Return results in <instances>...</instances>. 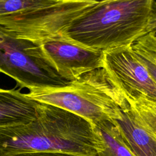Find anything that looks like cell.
Wrapping results in <instances>:
<instances>
[{"instance_id":"obj_1","label":"cell","mask_w":156,"mask_h":156,"mask_svg":"<svg viewBox=\"0 0 156 156\" xmlns=\"http://www.w3.org/2000/svg\"><path fill=\"white\" fill-rule=\"evenodd\" d=\"M102 140L94 126L62 108L38 102L31 122L0 128V156L61 152L97 156Z\"/></svg>"},{"instance_id":"obj_2","label":"cell","mask_w":156,"mask_h":156,"mask_svg":"<svg viewBox=\"0 0 156 156\" xmlns=\"http://www.w3.org/2000/svg\"><path fill=\"white\" fill-rule=\"evenodd\" d=\"M156 32L154 0L98 1L76 19L62 37L90 49L105 51L132 46Z\"/></svg>"},{"instance_id":"obj_3","label":"cell","mask_w":156,"mask_h":156,"mask_svg":"<svg viewBox=\"0 0 156 156\" xmlns=\"http://www.w3.org/2000/svg\"><path fill=\"white\" fill-rule=\"evenodd\" d=\"M26 95L36 102L68 110L92 124L119 118L127 103L104 68L85 73L65 86L29 90Z\"/></svg>"},{"instance_id":"obj_4","label":"cell","mask_w":156,"mask_h":156,"mask_svg":"<svg viewBox=\"0 0 156 156\" xmlns=\"http://www.w3.org/2000/svg\"><path fill=\"white\" fill-rule=\"evenodd\" d=\"M95 0H57L54 4L0 16V30L15 38L34 43L62 37Z\"/></svg>"},{"instance_id":"obj_5","label":"cell","mask_w":156,"mask_h":156,"mask_svg":"<svg viewBox=\"0 0 156 156\" xmlns=\"http://www.w3.org/2000/svg\"><path fill=\"white\" fill-rule=\"evenodd\" d=\"M0 73L13 79L20 87L29 90L62 87L70 82L39 55L37 44L15 38L1 30Z\"/></svg>"},{"instance_id":"obj_6","label":"cell","mask_w":156,"mask_h":156,"mask_svg":"<svg viewBox=\"0 0 156 156\" xmlns=\"http://www.w3.org/2000/svg\"><path fill=\"white\" fill-rule=\"evenodd\" d=\"M37 46L39 55L69 82L91 71L103 68V51L83 47L62 37L43 41Z\"/></svg>"},{"instance_id":"obj_7","label":"cell","mask_w":156,"mask_h":156,"mask_svg":"<svg viewBox=\"0 0 156 156\" xmlns=\"http://www.w3.org/2000/svg\"><path fill=\"white\" fill-rule=\"evenodd\" d=\"M103 52V68L124 96L141 93L156 101V81L138 58L132 46Z\"/></svg>"},{"instance_id":"obj_8","label":"cell","mask_w":156,"mask_h":156,"mask_svg":"<svg viewBox=\"0 0 156 156\" xmlns=\"http://www.w3.org/2000/svg\"><path fill=\"white\" fill-rule=\"evenodd\" d=\"M114 122L134 156H156V138L138 122L128 102L121 108V116Z\"/></svg>"},{"instance_id":"obj_9","label":"cell","mask_w":156,"mask_h":156,"mask_svg":"<svg viewBox=\"0 0 156 156\" xmlns=\"http://www.w3.org/2000/svg\"><path fill=\"white\" fill-rule=\"evenodd\" d=\"M38 102L20 90L0 88V128L24 124L34 120Z\"/></svg>"},{"instance_id":"obj_10","label":"cell","mask_w":156,"mask_h":156,"mask_svg":"<svg viewBox=\"0 0 156 156\" xmlns=\"http://www.w3.org/2000/svg\"><path fill=\"white\" fill-rule=\"evenodd\" d=\"M93 125L102 143L97 156H134L124 143L114 121L104 120Z\"/></svg>"},{"instance_id":"obj_11","label":"cell","mask_w":156,"mask_h":156,"mask_svg":"<svg viewBox=\"0 0 156 156\" xmlns=\"http://www.w3.org/2000/svg\"><path fill=\"white\" fill-rule=\"evenodd\" d=\"M124 96L138 122L156 138V101L141 93Z\"/></svg>"},{"instance_id":"obj_12","label":"cell","mask_w":156,"mask_h":156,"mask_svg":"<svg viewBox=\"0 0 156 156\" xmlns=\"http://www.w3.org/2000/svg\"><path fill=\"white\" fill-rule=\"evenodd\" d=\"M155 32L148 34L138 39L132 45V48L138 58L156 81V35Z\"/></svg>"},{"instance_id":"obj_13","label":"cell","mask_w":156,"mask_h":156,"mask_svg":"<svg viewBox=\"0 0 156 156\" xmlns=\"http://www.w3.org/2000/svg\"><path fill=\"white\" fill-rule=\"evenodd\" d=\"M57 0H0V16L52 5Z\"/></svg>"},{"instance_id":"obj_14","label":"cell","mask_w":156,"mask_h":156,"mask_svg":"<svg viewBox=\"0 0 156 156\" xmlns=\"http://www.w3.org/2000/svg\"><path fill=\"white\" fill-rule=\"evenodd\" d=\"M13 156H85V155L73 154V153L61 152H40L20 154L15 155Z\"/></svg>"}]
</instances>
